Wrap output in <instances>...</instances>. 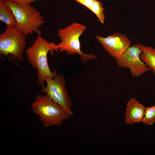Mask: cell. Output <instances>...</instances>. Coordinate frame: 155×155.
Instances as JSON below:
<instances>
[{
	"label": "cell",
	"mask_w": 155,
	"mask_h": 155,
	"mask_svg": "<svg viewBox=\"0 0 155 155\" xmlns=\"http://www.w3.org/2000/svg\"><path fill=\"white\" fill-rule=\"evenodd\" d=\"M59 46L53 42H48L38 35L30 47L26 50V58L29 63L38 72L37 82L43 86L46 78H53L57 71H52L49 67L47 55L50 51H58Z\"/></svg>",
	"instance_id": "1"
},
{
	"label": "cell",
	"mask_w": 155,
	"mask_h": 155,
	"mask_svg": "<svg viewBox=\"0 0 155 155\" xmlns=\"http://www.w3.org/2000/svg\"><path fill=\"white\" fill-rule=\"evenodd\" d=\"M31 104L32 109L45 127L61 126L70 115L48 95L37 94Z\"/></svg>",
	"instance_id": "2"
},
{
	"label": "cell",
	"mask_w": 155,
	"mask_h": 155,
	"mask_svg": "<svg viewBox=\"0 0 155 155\" xmlns=\"http://www.w3.org/2000/svg\"><path fill=\"white\" fill-rule=\"evenodd\" d=\"M11 8L16 18V26L26 35L36 32L40 35L39 28L45 23L43 16L37 10L30 5H22L17 2L5 1Z\"/></svg>",
	"instance_id": "3"
},
{
	"label": "cell",
	"mask_w": 155,
	"mask_h": 155,
	"mask_svg": "<svg viewBox=\"0 0 155 155\" xmlns=\"http://www.w3.org/2000/svg\"><path fill=\"white\" fill-rule=\"evenodd\" d=\"M86 29V27L82 24L72 23L58 30V35L61 40L58 44L60 51H65L69 55L78 54L82 63L97 57L93 54L84 53L81 50L80 38Z\"/></svg>",
	"instance_id": "4"
},
{
	"label": "cell",
	"mask_w": 155,
	"mask_h": 155,
	"mask_svg": "<svg viewBox=\"0 0 155 155\" xmlns=\"http://www.w3.org/2000/svg\"><path fill=\"white\" fill-rule=\"evenodd\" d=\"M26 35L16 26L7 28L0 35V53L13 60L23 59Z\"/></svg>",
	"instance_id": "5"
},
{
	"label": "cell",
	"mask_w": 155,
	"mask_h": 155,
	"mask_svg": "<svg viewBox=\"0 0 155 155\" xmlns=\"http://www.w3.org/2000/svg\"><path fill=\"white\" fill-rule=\"evenodd\" d=\"M45 82L46 85L42 86V92L47 94L54 102L60 105L70 116L73 115L72 102L65 87L63 75L57 73L53 78H46Z\"/></svg>",
	"instance_id": "6"
},
{
	"label": "cell",
	"mask_w": 155,
	"mask_h": 155,
	"mask_svg": "<svg viewBox=\"0 0 155 155\" xmlns=\"http://www.w3.org/2000/svg\"><path fill=\"white\" fill-rule=\"evenodd\" d=\"M141 52L138 43L130 46L115 59L117 65L122 68L129 69L133 76L140 77L150 71L140 58Z\"/></svg>",
	"instance_id": "7"
},
{
	"label": "cell",
	"mask_w": 155,
	"mask_h": 155,
	"mask_svg": "<svg viewBox=\"0 0 155 155\" xmlns=\"http://www.w3.org/2000/svg\"><path fill=\"white\" fill-rule=\"evenodd\" d=\"M95 37L108 53L115 59L119 57L131 44L129 39L120 33H114L105 37L99 35Z\"/></svg>",
	"instance_id": "8"
},
{
	"label": "cell",
	"mask_w": 155,
	"mask_h": 155,
	"mask_svg": "<svg viewBox=\"0 0 155 155\" xmlns=\"http://www.w3.org/2000/svg\"><path fill=\"white\" fill-rule=\"evenodd\" d=\"M145 108L143 104L139 102L135 97L130 98L126 104L125 123L130 125L142 122L144 116Z\"/></svg>",
	"instance_id": "9"
},
{
	"label": "cell",
	"mask_w": 155,
	"mask_h": 155,
	"mask_svg": "<svg viewBox=\"0 0 155 155\" xmlns=\"http://www.w3.org/2000/svg\"><path fill=\"white\" fill-rule=\"evenodd\" d=\"M138 44L142 51L140 55L141 59L155 75V49L140 43Z\"/></svg>",
	"instance_id": "10"
},
{
	"label": "cell",
	"mask_w": 155,
	"mask_h": 155,
	"mask_svg": "<svg viewBox=\"0 0 155 155\" xmlns=\"http://www.w3.org/2000/svg\"><path fill=\"white\" fill-rule=\"evenodd\" d=\"M0 20L6 25L7 27L16 26L17 22L12 10L6 3L0 1Z\"/></svg>",
	"instance_id": "11"
},
{
	"label": "cell",
	"mask_w": 155,
	"mask_h": 155,
	"mask_svg": "<svg viewBox=\"0 0 155 155\" xmlns=\"http://www.w3.org/2000/svg\"><path fill=\"white\" fill-rule=\"evenodd\" d=\"M89 9L96 16L101 23H104L105 20L104 9L101 2L94 0Z\"/></svg>",
	"instance_id": "12"
},
{
	"label": "cell",
	"mask_w": 155,
	"mask_h": 155,
	"mask_svg": "<svg viewBox=\"0 0 155 155\" xmlns=\"http://www.w3.org/2000/svg\"><path fill=\"white\" fill-rule=\"evenodd\" d=\"M155 122V105L146 107L144 116L142 122L149 125H152Z\"/></svg>",
	"instance_id": "13"
},
{
	"label": "cell",
	"mask_w": 155,
	"mask_h": 155,
	"mask_svg": "<svg viewBox=\"0 0 155 155\" xmlns=\"http://www.w3.org/2000/svg\"><path fill=\"white\" fill-rule=\"evenodd\" d=\"M86 7L88 9L94 0H74Z\"/></svg>",
	"instance_id": "14"
},
{
	"label": "cell",
	"mask_w": 155,
	"mask_h": 155,
	"mask_svg": "<svg viewBox=\"0 0 155 155\" xmlns=\"http://www.w3.org/2000/svg\"><path fill=\"white\" fill-rule=\"evenodd\" d=\"M35 0H18L17 3L22 5H28L34 1Z\"/></svg>",
	"instance_id": "15"
},
{
	"label": "cell",
	"mask_w": 155,
	"mask_h": 155,
	"mask_svg": "<svg viewBox=\"0 0 155 155\" xmlns=\"http://www.w3.org/2000/svg\"><path fill=\"white\" fill-rule=\"evenodd\" d=\"M0 1H10L16 2H18V0H0Z\"/></svg>",
	"instance_id": "16"
},
{
	"label": "cell",
	"mask_w": 155,
	"mask_h": 155,
	"mask_svg": "<svg viewBox=\"0 0 155 155\" xmlns=\"http://www.w3.org/2000/svg\"></svg>",
	"instance_id": "17"
}]
</instances>
